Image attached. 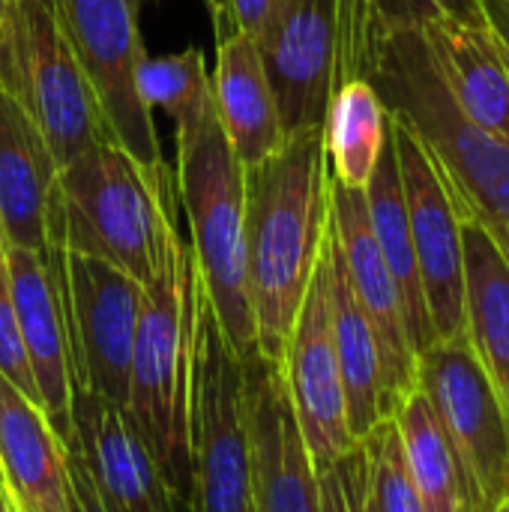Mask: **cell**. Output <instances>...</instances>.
I'll return each instance as SVG.
<instances>
[{
	"label": "cell",
	"instance_id": "4dcf8cb0",
	"mask_svg": "<svg viewBox=\"0 0 509 512\" xmlns=\"http://www.w3.org/2000/svg\"><path fill=\"white\" fill-rule=\"evenodd\" d=\"M318 489H321V510L324 512H372L369 501H366L360 447H354L336 465L318 471Z\"/></svg>",
	"mask_w": 509,
	"mask_h": 512
},
{
	"label": "cell",
	"instance_id": "cb8c5ba5",
	"mask_svg": "<svg viewBox=\"0 0 509 512\" xmlns=\"http://www.w3.org/2000/svg\"><path fill=\"white\" fill-rule=\"evenodd\" d=\"M366 207H369V222H372L375 240L381 246V255H384V261L396 279V288L402 294L411 345L420 357L429 345H435V336H432L429 315H426L417 252H414V240H411V222H408V207H405V192H402V177H399L390 129H387V144L381 150L375 174L366 186Z\"/></svg>",
	"mask_w": 509,
	"mask_h": 512
},
{
	"label": "cell",
	"instance_id": "8992f818",
	"mask_svg": "<svg viewBox=\"0 0 509 512\" xmlns=\"http://www.w3.org/2000/svg\"><path fill=\"white\" fill-rule=\"evenodd\" d=\"M192 510L255 512L246 360L225 342L201 285L192 327Z\"/></svg>",
	"mask_w": 509,
	"mask_h": 512
},
{
	"label": "cell",
	"instance_id": "484cf974",
	"mask_svg": "<svg viewBox=\"0 0 509 512\" xmlns=\"http://www.w3.org/2000/svg\"><path fill=\"white\" fill-rule=\"evenodd\" d=\"M411 480L429 512H474L462 462L423 390L414 387L393 411Z\"/></svg>",
	"mask_w": 509,
	"mask_h": 512
},
{
	"label": "cell",
	"instance_id": "f546056e",
	"mask_svg": "<svg viewBox=\"0 0 509 512\" xmlns=\"http://www.w3.org/2000/svg\"><path fill=\"white\" fill-rule=\"evenodd\" d=\"M0 375L36 405V384H33V372H30L24 342H21V330H18V315H15V303H12L3 240H0Z\"/></svg>",
	"mask_w": 509,
	"mask_h": 512
},
{
	"label": "cell",
	"instance_id": "2e32d148",
	"mask_svg": "<svg viewBox=\"0 0 509 512\" xmlns=\"http://www.w3.org/2000/svg\"><path fill=\"white\" fill-rule=\"evenodd\" d=\"M72 444L105 512H192L156 465L126 408L75 390Z\"/></svg>",
	"mask_w": 509,
	"mask_h": 512
},
{
	"label": "cell",
	"instance_id": "603a6c76",
	"mask_svg": "<svg viewBox=\"0 0 509 512\" xmlns=\"http://www.w3.org/2000/svg\"><path fill=\"white\" fill-rule=\"evenodd\" d=\"M456 102L509 144V66L486 24L444 21L426 27Z\"/></svg>",
	"mask_w": 509,
	"mask_h": 512
},
{
	"label": "cell",
	"instance_id": "836d02e7",
	"mask_svg": "<svg viewBox=\"0 0 509 512\" xmlns=\"http://www.w3.org/2000/svg\"><path fill=\"white\" fill-rule=\"evenodd\" d=\"M486 3V21H489V30L504 54L509 66V0H483Z\"/></svg>",
	"mask_w": 509,
	"mask_h": 512
},
{
	"label": "cell",
	"instance_id": "7402d4cb",
	"mask_svg": "<svg viewBox=\"0 0 509 512\" xmlns=\"http://www.w3.org/2000/svg\"><path fill=\"white\" fill-rule=\"evenodd\" d=\"M462 222L465 336L509 417V264L474 219Z\"/></svg>",
	"mask_w": 509,
	"mask_h": 512
},
{
	"label": "cell",
	"instance_id": "d590c367",
	"mask_svg": "<svg viewBox=\"0 0 509 512\" xmlns=\"http://www.w3.org/2000/svg\"><path fill=\"white\" fill-rule=\"evenodd\" d=\"M0 512H18L15 510V504H12V498H9V492H6V486L0 483Z\"/></svg>",
	"mask_w": 509,
	"mask_h": 512
},
{
	"label": "cell",
	"instance_id": "8d00e7d4",
	"mask_svg": "<svg viewBox=\"0 0 509 512\" xmlns=\"http://www.w3.org/2000/svg\"><path fill=\"white\" fill-rule=\"evenodd\" d=\"M486 512H509L507 501H501V504H498V507H492V510H486Z\"/></svg>",
	"mask_w": 509,
	"mask_h": 512
},
{
	"label": "cell",
	"instance_id": "d6a6232c",
	"mask_svg": "<svg viewBox=\"0 0 509 512\" xmlns=\"http://www.w3.org/2000/svg\"><path fill=\"white\" fill-rule=\"evenodd\" d=\"M66 468H69V512H105L72 441L66 444Z\"/></svg>",
	"mask_w": 509,
	"mask_h": 512
},
{
	"label": "cell",
	"instance_id": "9c48e42d",
	"mask_svg": "<svg viewBox=\"0 0 509 512\" xmlns=\"http://www.w3.org/2000/svg\"><path fill=\"white\" fill-rule=\"evenodd\" d=\"M60 12L108 135L141 165L171 168L159 147L153 111L138 96V69L147 60L138 0H60Z\"/></svg>",
	"mask_w": 509,
	"mask_h": 512
},
{
	"label": "cell",
	"instance_id": "e575fe53",
	"mask_svg": "<svg viewBox=\"0 0 509 512\" xmlns=\"http://www.w3.org/2000/svg\"><path fill=\"white\" fill-rule=\"evenodd\" d=\"M12 3L15 0H0V48L6 39V27H9V15H12Z\"/></svg>",
	"mask_w": 509,
	"mask_h": 512
},
{
	"label": "cell",
	"instance_id": "ba28073f",
	"mask_svg": "<svg viewBox=\"0 0 509 512\" xmlns=\"http://www.w3.org/2000/svg\"><path fill=\"white\" fill-rule=\"evenodd\" d=\"M417 387L462 462L474 512L507 501L509 417L480 369L468 336L429 345L417 357Z\"/></svg>",
	"mask_w": 509,
	"mask_h": 512
},
{
	"label": "cell",
	"instance_id": "e0dca14e",
	"mask_svg": "<svg viewBox=\"0 0 509 512\" xmlns=\"http://www.w3.org/2000/svg\"><path fill=\"white\" fill-rule=\"evenodd\" d=\"M246 426L255 512H324L318 471L303 447L285 378L258 354L246 360Z\"/></svg>",
	"mask_w": 509,
	"mask_h": 512
},
{
	"label": "cell",
	"instance_id": "4316f807",
	"mask_svg": "<svg viewBox=\"0 0 509 512\" xmlns=\"http://www.w3.org/2000/svg\"><path fill=\"white\" fill-rule=\"evenodd\" d=\"M138 96L150 111L162 108L174 120V129L201 123L216 108L204 51L186 48L180 54L147 57L138 69Z\"/></svg>",
	"mask_w": 509,
	"mask_h": 512
},
{
	"label": "cell",
	"instance_id": "83f0119b",
	"mask_svg": "<svg viewBox=\"0 0 509 512\" xmlns=\"http://www.w3.org/2000/svg\"><path fill=\"white\" fill-rule=\"evenodd\" d=\"M360 456H363V483H366V501L372 512H429L426 501L420 498L402 438L396 429L393 414L384 417L369 435L357 441Z\"/></svg>",
	"mask_w": 509,
	"mask_h": 512
},
{
	"label": "cell",
	"instance_id": "3957f363",
	"mask_svg": "<svg viewBox=\"0 0 509 512\" xmlns=\"http://www.w3.org/2000/svg\"><path fill=\"white\" fill-rule=\"evenodd\" d=\"M174 201V168L153 171L117 141H96L60 168V246L147 288L186 243Z\"/></svg>",
	"mask_w": 509,
	"mask_h": 512
},
{
	"label": "cell",
	"instance_id": "5bb4252c",
	"mask_svg": "<svg viewBox=\"0 0 509 512\" xmlns=\"http://www.w3.org/2000/svg\"><path fill=\"white\" fill-rule=\"evenodd\" d=\"M339 0H285L255 39L270 75L285 135L324 129L336 87Z\"/></svg>",
	"mask_w": 509,
	"mask_h": 512
},
{
	"label": "cell",
	"instance_id": "f35d334b",
	"mask_svg": "<svg viewBox=\"0 0 509 512\" xmlns=\"http://www.w3.org/2000/svg\"><path fill=\"white\" fill-rule=\"evenodd\" d=\"M204 3H207V6H210V0H204Z\"/></svg>",
	"mask_w": 509,
	"mask_h": 512
},
{
	"label": "cell",
	"instance_id": "ac0fdd59",
	"mask_svg": "<svg viewBox=\"0 0 509 512\" xmlns=\"http://www.w3.org/2000/svg\"><path fill=\"white\" fill-rule=\"evenodd\" d=\"M0 240L48 255L60 240V165L33 114L0 84Z\"/></svg>",
	"mask_w": 509,
	"mask_h": 512
},
{
	"label": "cell",
	"instance_id": "d4e9b609",
	"mask_svg": "<svg viewBox=\"0 0 509 512\" xmlns=\"http://www.w3.org/2000/svg\"><path fill=\"white\" fill-rule=\"evenodd\" d=\"M387 144V108L369 78H348L333 87L324 117L330 177L348 189H366Z\"/></svg>",
	"mask_w": 509,
	"mask_h": 512
},
{
	"label": "cell",
	"instance_id": "d6986e66",
	"mask_svg": "<svg viewBox=\"0 0 509 512\" xmlns=\"http://www.w3.org/2000/svg\"><path fill=\"white\" fill-rule=\"evenodd\" d=\"M210 81L219 123L237 162L249 168L273 156L288 135L258 42L240 30L216 33V69Z\"/></svg>",
	"mask_w": 509,
	"mask_h": 512
},
{
	"label": "cell",
	"instance_id": "44dd1931",
	"mask_svg": "<svg viewBox=\"0 0 509 512\" xmlns=\"http://www.w3.org/2000/svg\"><path fill=\"white\" fill-rule=\"evenodd\" d=\"M327 267H330L333 342H336V357L345 384L348 426L354 441H360L384 417H390L384 399V363H381L378 336L351 288L333 228H327Z\"/></svg>",
	"mask_w": 509,
	"mask_h": 512
},
{
	"label": "cell",
	"instance_id": "9a60e30c",
	"mask_svg": "<svg viewBox=\"0 0 509 512\" xmlns=\"http://www.w3.org/2000/svg\"><path fill=\"white\" fill-rule=\"evenodd\" d=\"M6 267H9V288H12L24 354L36 384V405L51 423L54 435L63 444H69L72 402H75L78 381H75L69 324L60 294L57 240L51 243L48 255L6 246Z\"/></svg>",
	"mask_w": 509,
	"mask_h": 512
},
{
	"label": "cell",
	"instance_id": "ffe728a7",
	"mask_svg": "<svg viewBox=\"0 0 509 512\" xmlns=\"http://www.w3.org/2000/svg\"><path fill=\"white\" fill-rule=\"evenodd\" d=\"M0 483L18 512H69L66 444L0 375Z\"/></svg>",
	"mask_w": 509,
	"mask_h": 512
},
{
	"label": "cell",
	"instance_id": "f1b7e54d",
	"mask_svg": "<svg viewBox=\"0 0 509 512\" xmlns=\"http://www.w3.org/2000/svg\"><path fill=\"white\" fill-rule=\"evenodd\" d=\"M375 27H435L444 21L486 24L483 0H369Z\"/></svg>",
	"mask_w": 509,
	"mask_h": 512
},
{
	"label": "cell",
	"instance_id": "74e56055",
	"mask_svg": "<svg viewBox=\"0 0 509 512\" xmlns=\"http://www.w3.org/2000/svg\"><path fill=\"white\" fill-rule=\"evenodd\" d=\"M507 507H509V492H507Z\"/></svg>",
	"mask_w": 509,
	"mask_h": 512
},
{
	"label": "cell",
	"instance_id": "8fae6325",
	"mask_svg": "<svg viewBox=\"0 0 509 512\" xmlns=\"http://www.w3.org/2000/svg\"><path fill=\"white\" fill-rule=\"evenodd\" d=\"M387 129L402 177L411 240L435 342L465 336V261L459 210L423 141L405 120L387 114Z\"/></svg>",
	"mask_w": 509,
	"mask_h": 512
},
{
	"label": "cell",
	"instance_id": "277c9868",
	"mask_svg": "<svg viewBox=\"0 0 509 512\" xmlns=\"http://www.w3.org/2000/svg\"><path fill=\"white\" fill-rule=\"evenodd\" d=\"M174 135V192L189 222L195 276L225 342L240 360H249L258 354V336L246 270L243 165L225 138L216 108Z\"/></svg>",
	"mask_w": 509,
	"mask_h": 512
},
{
	"label": "cell",
	"instance_id": "4fadbf2b",
	"mask_svg": "<svg viewBox=\"0 0 509 512\" xmlns=\"http://www.w3.org/2000/svg\"><path fill=\"white\" fill-rule=\"evenodd\" d=\"M330 228L336 234L351 288L378 336L384 399L387 414H393L396 405L417 387V351L411 345L402 294L369 222L366 189H348L330 177Z\"/></svg>",
	"mask_w": 509,
	"mask_h": 512
},
{
	"label": "cell",
	"instance_id": "52a82bcc",
	"mask_svg": "<svg viewBox=\"0 0 509 512\" xmlns=\"http://www.w3.org/2000/svg\"><path fill=\"white\" fill-rule=\"evenodd\" d=\"M0 84L33 114L60 168L111 138L66 33L60 0L12 3L0 48Z\"/></svg>",
	"mask_w": 509,
	"mask_h": 512
},
{
	"label": "cell",
	"instance_id": "30bf717a",
	"mask_svg": "<svg viewBox=\"0 0 509 512\" xmlns=\"http://www.w3.org/2000/svg\"><path fill=\"white\" fill-rule=\"evenodd\" d=\"M57 270L78 381L75 390L126 408L144 285L108 261L63 249L60 243Z\"/></svg>",
	"mask_w": 509,
	"mask_h": 512
},
{
	"label": "cell",
	"instance_id": "1f68e13d",
	"mask_svg": "<svg viewBox=\"0 0 509 512\" xmlns=\"http://www.w3.org/2000/svg\"><path fill=\"white\" fill-rule=\"evenodd\" d=\"M285 0H210V15L216 21V33L222 30H240L252 39H258L273 15L282 9Z\"/></svg>",
	"mask_w": 509,
	"mask_h": 512
},
{
	"label": "cell",
	"instance_id": "7c38bea8",
	"mask_svg": "<svg viewBox=\"0 0 509 512\" xmlns=\"http://www.w3.org/2000/svg\"><path fill=\"white\" fill-rule=\"evenodd\" d=\"M279 372L285 378L288 402L315 471L336 465L357 447V441L348 426L345 384L333 342L327 237L303 303L297 309V318L291 324Z\"/></svg>",
	"mask_w": 509,
	"mask_h": 512
},
{
	"label": "cell",
	"instance_id": "6da1fadb",
	"mask_svg": "<svg viewBox=\"0 0 509 512\" xmlns=\"http://www.w3.org/2000/svg\"><path fill=\"white\" fill-rule=\"evenodd\" d=\"M330 225L324 129H303L243 168L246 270L258 357L279 366Z\"/></svg>",
	"mask_w": 509,
	"mask_h": 512
},
{
	"label": "cell",
	"instance_id": "7a4b0ae2",
	"mask_svg": "<svg viewBox=\"0 0 509 512\" xmlns=\"http://www.w3.org/2000/svg\"><path fill=\"white\" fill-rule=\"evenodd\" d=\"M363 78L423 141L459 219L480 222L509 264V144L456 102L426 30L375 27Z\"/></svg>",
	"mask_w": 509,
	"mask_h": 512
},
{
	"label": "cell",
	"instance_id": "5b68a950",
	"mask_svg": "<svg viewBox=\"0 0 509 512\" xmlns=\"http://www.w3.org/2000/svg\"><path fill=\"white\" fill-rule=\"evenodd\" d=\"M198 276L189 243L144 288L126 414L156 465L192 510V327ZM195 512V510H192Z\"/></svg>",
	"mask_w": 509,
	"mask_h": 512
}]
</instances>
